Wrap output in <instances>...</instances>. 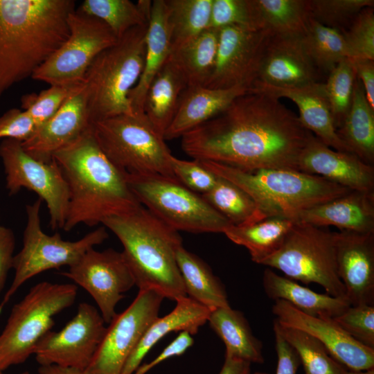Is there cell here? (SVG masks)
Wrapping results in <instances>:
<instances>
[{"instance_id":"cell-1","label":"cell","mask_w":374,"mask_h":374,"mask_svg":"<svg viewBox=\"0 0 374 374\" xmlns=\"http://www.w3.org/2000/svg\"><path fill=\"white\" fill-rule=\"evenodd\" d=\"M312 135L280 99L249 91L217 116L185 133L181 146L194 159L242 170H297L300 154Z\"/></svg>"},{"instance_id":"cell-2","label":"cell","mask_w":374,"mask_h":374,"mask_svg":"<svg viewBox=\"0 0 374 374\" xmlns=\"http://www.w3.org/2000/svg\"><path fill=\"white\" fill-rule=\"evenodd\" d=\"M52 159L60 167L69 193L64 231H70L80 224L93 226L141 205L130 188L126 173L100 148L92 126L56 151Z\"/></svg>"},{"instance_id":"cell-3","label":"cell","mask_w":374,"mask_h":374,"mask_svg":"<svg viewBox=\"0 0 374 374\" xmlns=\"http://www.w3.org/2000/svg\"><path fill=\"white\" fill-rule=\"evenodd\" d=\"M73 0H0V98L66 41Z\"/></svg>"},{"instance_id":"cell-4","label":"cell","mask_w":374,"mask_h":374,"mask_svg":"<svg viewBox=\"0 0 374 374\" xmlns=\"http://www.w3.org/2000/svg\"><path fill=\"white\" fill-rule=\"evenodd\" d=\"M102 224L121 241L139 290H153L175 301L187 296L177 262V252L183 246L179 231L143 205L108 217Z\"/></svg>"},{"instance_id":"cell-5","label":"cell","mask_w":374,"mask_h":374,"mask_svg":"<svg viewBox=\"0 0 374 374\" xmlns=\"http://www.w3.org/2000/svg\"><path fill=\"white\" fill-rule=\"evenodd\" d=\"M199 161L214 175L243 189L266 217L293 220L299 212L351 190L323 177L294 169L245 170L213 161Z\"/></svg>"},{"instance_id":"cell-6","label":"cell","mask_w":374,"mask_h":374,"mask_svg":"<svg viewBox=\"0 0 374 374\" xmlns=\"http://www.w3.org/2000/svg\"><path fill=\"white\" fill-rule=\"evenodd\" d=\"M147 28H132L89 67L83 84L91 125L118 115L134 114L128 96L142 73Z\"/></svg>"},{"instance_id":"cell-7","label":"cell","mask_w":374,"mask_h":374,"mask_svg":"<svg viewBox=\"0 0 374 374\" xmlns=\"http://www.w3.org/2000/svg\"><path fill=\"white\" fill-rule=\"evenodd\" d=\"M77 285L40 282L12 308L0 334V370L22 364L34 354L40 339L54 326V317L71 306Z\"/></svg>"},{"instance_id":"cell-8","label":"cell","mask_w":374,"mask_h":374,"mask_svg":"<svg viewBox=\"0 0 374 374\" xmlns=\"http://www.w3.org/2000/svg\"><path fill=\"white\" fill-rule=\"evenodd\" d=\"M92 127L102 150L125 173L175 178L166 140L144 113L118 115L98 121Z\"/></svg>"},{"instance_id":"cell-9","label":"cell","mask_w":374,"mask_h":374,"mask_svg":"<svg viewBox=\"0 0 374 374\" xmlns=\"http://www.w3.org/2000/svg\"><path fill=\"white\" fill-rule=\"evenodd\" d=\"M126 178L141 204L177 231L224 233L232 225L202 195L175 178L129 173Z\"/></svg>"},{"instance_id":"cell-10","label":"cell","mask_w":374,"mask_h":374,"mask_svg":"<svg viewBox=\"0 0 374 374\" xmlns=\"http://www.w3.org/2000/svg\"><path fill=\"white\" fill-rule=\"evenodd\" d=\"M260 265L278 269L294 280L317 283L332 296L346 299L337 273L335 232L325 227L295 222L280 247Z\"/></svg>"},{"instance_id":"cell-11","label":"cell","mask_w":374,"mask_h":374,"mask_svg":"<svg viewBox=\"0 0 374 374\" xmlns=\"http://www.w3.org/2000/svg\"><path fill=\"white\" fill-rule=\"evenodd\" d=\"M42 203L38 198L33 204L26 205L27 222L23 234V246L14 256L15 276L0 303V314L28 280L50 269L72 266L88 250L102 244L108 238L104 226L75 241L64 240L59 233L46 234L41 226Z\"/></svg>"},{"instance_id":"cell-12","label":"cell","mask_w":374,"mask_h":374,"mask_svg":"<svg viewBox=\"0 0 374 374\" xmlns=\"http://www.w3.org/2000/svg\"><path fill=\"white\" fill-rule=\"evenodd\" d=\"M66 41L40 66L32 78L49 85L83 83L94 59L118 39L101 20L78 9L68 17Z\"/></svg>"},{"instance_id":"cell-13","label":"cell","mask_w":374,"mask_h":374,"mask_svg":"<svg viewBox=\"0 0 374 374\" xmlns=\"http://www.w3.org/2000/svg\"><path fill=\"white\" fill-rule=\"evenodd\" d=\"M0 158L6 175V186L10 195L25 188L45 202L52 229H63L69 207V193L62 171L53 159L37 160L23 148L21 141L6 139L0 143Z\"/></svg>"},{"instance_id":"cell-14","label":"cell","mask_w":374,"mask_h":374,"mask_svg":"<svg viewBox=\"0 0 374 374\" xmlns=\"http://www.w3.org/2000/svg\"><path fill=\"white\" fill-rule=\"evenodd\" d=\"M163 299L155 291L139 290L132 303L109 323L86 370L91 374H121L129 357L159 317Z\"/></svg>"},{"instance_id":"cell-15","label":"cell","mask_w":374,"mask_h":374,"mask_svg":"<svg viewBox=\"0 0 374 374\" xmlns=\"http://www.w3.org/2000/svg\"><path fill=\"white\" fill-rule=\"evenodd\" d=\"M105 323L93 305L80 303L76 314L63 328L50 330L40 339L34 351L36 361L40 366L86 370L103 339Z\"/></svg>"},{"instance_id":"cell-16","label":"cell","mask_w":374,"mask_h":374,"mask_svg":"<svg viewBox=\"0 0 374 374\" xmlns=\"http://www.w3.org/2000/svg\"><path fill=\"white\" fill-rule=\"evenodd\" d=\"M82 287L93 298L106 323L116 315V307L135 281L122 252L113 249L88 250L61 273Z\"/></svg>"},{"instance_id":"cell-17","label":"cell","mask_w":374,"mask_h":374,"mask_svg":"<svg viewBox=\"0 0 374 374\" xmlns=\"http://www.w3.org/2000/svg\"><path fill=\"white\" fill-rule=\"evenodd\" d=\"M274 35L265 29L227 26L219 30L215 63L204 87L249 89L256 80L267 44Z\"/></svg>"},{"instance_id":"cell-18","label":"cell","mask_w":374,"mask_h":374,"mask_svg":"<svg viewBox=\"0 0 374 374\" xmlns=\"http://www.w3.org/2000/svg\"><path fill=\"white\" fill-rule=\"evenodd\" d=\"M272 312L280 324L301 330L316 338L346 369L363 371L374 368V349L355 340L332 318L308 314L283 300L275 301Z\"/></svg>"},{"instance_id":"cell-19","label":"cell","mask_w":374,"mask_h":374,"mask_svg":"<svg viewBox=\"0 0 374 374\" xmlns=\"http://www.w3.org/2000/svg\"><path fill=\"white\" fill-rule=\"evenodd\" d=\"M339 277L350 305H374V233L335 232Z\"/></svg>"},{"instance_id":"cell-20","label":"cell","mask_w":374,"mask_h":374,"mask_svg":"<svg viewBox=\"0 0 374 374\" xmlns=\"http://www.w3.org/2000/svg\"><path fill=\"white\" fill-rule=\"evenodd\" d=\"M297 170L351 190L374 192V166L355 154L334 150L313 134L299 158Z\"/></svg>"},{"instance_id":"cell-21","label":"cell","mask_w":374,"mask_h":374,"mask_svg":"<svg viewBox=\"0 0 374 374\" xmlns=\"http://www.w3.org/2000/svg\"><path fill=\"white\" fill-rule=\"evenodd\" d=\"M91 126L87 93L82 83L57 112L37 127L33 134L21 142V145L33 158L51 162L56 151L74 141Z\"/></svg>"},{"instance_id":"cell-22","label":"cell","mask_w":374,"mask_h":374,"mask_svg":"<svg viewBox=\"0 0 374 374\" xmlns=\"http://www.w3.org/2000/svg\"><path fill=\"white\" fill-rule=\"evenodd\" d=\"M319 74L301 36L274 35L255 82L276 87H296L318 82Z\"/></svg>"},{"instance_id":"cell-23","label":"cell","mask_w":374,"mask_h":374,"mask_svg":"<svg viewBox=\"0 0 374 374\" xmlns=\"http://www.w3.org/2000/svg\"><path fill=\"white\" fill-rule=\"evenodd\" d=\"M249 91L291 100L296 105L300 114L298 117L306 130L330 148L352 153L337 134L324 83L316 82L296 87H276L255 82Z\"/></svg>"},{"instance_id":"cell-24","label":"cell","mask_w":374,"mask_h":374,"mask_svg":"<svg viewBox=\"0 0 374 374\" xmlns=\"http://www.w3.org/2000/svg\"><path fill=\"white\" fill-rule=\"evenodd\" d=\"M296 222L340 231L374 233V192L350 190L297 213Z\"/></svg>"},{"instance_id":"cell-25","label":"cell","mask_w":374,"mask_h":374,"mask_svg":"<svg viewBox=\"0 0 374 374\" xmlns=\"http://www.w3.org/2000/svg\"><path fill=\"white\" fill-rule=\"evenodd\" d=\"M249 91L244 87L212 89L189 86L184 91L175 115L164 133L165 140L185 133L217 116L238 96Z\"/></svg>"},{"instance_id":"cell-26","label":"cell","mask_w":374,"mask_h":374,"mask_svg":"<svg viewBox=\"0 0 374 374\" xmlns=\"http://www.w3.org/2000/svg\"><path fill=\"white\" fill-rule=\"evenodd\" d=\"M172 51L170 30L165 0L152 1L145 37L143 67L136 85L128 98L134 114L144 113L147 90Z\"/></svg>"},{"instance_id":"cell-27","label":"cell","mask_w":374,"mask_h":374,"mask_svg":"<svg viewBox=\"0 0 374 374\" xmlns=\"http://www.w3.org/2000/svg\"><path fill=\"white\" fill-rule=\"evenodd\" d=\"M175 308L163 317H157L149 326L126 362L121 374H133L152 348L170 332L186 331L196 334L205 324L211 311L188 296L177 301Z\"/></svg>"},{"instance_id":"cell-28","label":"cell","mask_w":374,"mask_h":374,"mask_svg":"<svg viewBox=\"0 0 374 374\" xmlns=\"http://www.w3.org/2000/svg\"><path fill=\"white\" fill-rule=\"evenodd\" d=\"M262 284L270 299L283 300L312 316L334 318L350 305L346 299L314 292L294 280L277 274L271 268L265 270Z\"/></svg>"},{"instance_id":"cell-29","label":"cell","mask_w":374,"mask_h":374,"mask_svg":"<svg viewBox=\"0 0 374 374\" xmlns=\"http://www.w3.org/2000/svg\"><path fill=\"white\" fill-rule=\"evenodd\" d=\"M187 87L183 74L169 57L151 82L143 106L145 115L163 136L171 123Z\"/></svg>"},{"instance_id":"cell-30","label":"cell","mask_w":374,"mask_h":374,"mask_svg":"<svg viewBox=\"0 0 374 374\" xmlns=\"http://www.w3.org/2000/svg\"><path fill=\"white\" fill-rule=\"evenodd\" d=\"M207 321L223 341L225 357L249 364L264 362L262 344L240 311L230 306L219 308L211 311Z\"/></svg>"},{"instance_id":"cell-31","label":"cell","mask_w":374,"mask_h":374,"mask_svg":"<svg viewBox=\"0 0 374 374\" xmlns=\"http://www.w3.org/2000/svg\"><path fill=\"white\" fill-rule=\"evenodd\" d=\"M177 262L188 298L210 311L230 306L224 285L202 259L181 246Z\"/></svg>"},{"instance_id":"cell-32","label":"cell","mask_w":374,"mask_h":374,"mask_svg":"<svg viewBox=\"0 0 374 374\" xmlns=\"http://www.w3.org/2000/svg\"><path fill=\"white\" fill-rule=\"evenodd\" d=\"M219 30L209 28L173 48L170 59L183 74L188 87L205 86L215 63Z\"/></svg>"},{"instance_id":"cell-33","label":"cell","mask_w":374,"mask_h":374,"mask_svg":"<svg viewBox=\"0 0 374 374\" xmlns=\"http://www.w3.org/2000/svg\"><path fill=\"white\" fill-rule=\"evenodd\" d=\"M337 134L352 153L365 163L374 164V109L357 78L350 109Z\"/></svg>"},{"instance_id":"cell-34","label":"cell","mask_w":374,"mask_h":374,"mask_svg":"<svg viewBox=\"0 0 374 374\" xmlns=\"http://www.w3.org/2000/svg\"><path fill=\"white\" fill-rule=\"evenodd\" d=\"M294 224L290 218L267 217L244 226L231 225L224 233L233 243L244 247L251 260L260 264L280 247Z\"/></svg>"},{"instance_id":"cell-35","label":"cell","mask_w":374,"mask_h":374,"mask_svg":"<svg viewBox=\"0 0 374 374\" xmlns=\"http://www.w3.org/2000/svg\"><path fill=\"white\" fill-rule=\"evenodd\" d=\"M260 29L302 37L310 20L307 0H251Z\"/></svg>"},{"instance_id":"cell-36","label":"cell","mask_w":374,"mask_h":374,"mask_svg":"<svg viewBox=\"0 0 374 374\" xmlns=\"http://www.w3.org/2000/svg\"><path fill=\"white\" fill-rule=\"evenodd\" d=\"M152 1L84 0L77 8L104 22L120 39L133 28L148 25Z\"/></svg>"},{"instance_id":"cell-37","label":"cell","mask_w":374,"mask_h":374,"mask_svg":"<svg viewBox=\"0 0 374 374\" xmlns=\"http://www.w3.org/2000/svg\"><path fill=\"white\" fill-rule=\"evenodd\" d=\"M217 177L212 189L202 196L232 225L244 226L267 217L243 189L227 179Z\"/></svg>"},{"instance_id":"cell-38","label":"cell","mask_w":374,"mask_h":374,"mask_svg":"<svg viewBox=\"0 0 374 374\" xmlns=\"http://www.w3.org/2000/svg\"><path fill=\"white\" fill-rule=\"evenodd\" d=\"M172 49L210 28L213 0H165Z\"/></svg>"},{"instance_id":"cell-39","label":"cell","mask_w":374,"mask_h":374,"mask_svg":"<svg viewBox=\"0 0 374 374\" xmlns=\"http://www.w3.org/2000/svg\"><path fill=\"white\" fill-rule=\"evenodd\" d=\"M304 49L319 71L328 73L347 58L343 33L310 18L307 30L301 37Z\"/></svg>"},{"instance_id":"cell-40","label":"cell","mask_w":374,"mask_h":374,"mask_svg":"<svg viewBox=\"0 0 374 374\" xmlns=\"http://www.w3.org/2000/svg\"><path fill=\"white\" fill-rule=\"evenodd\" d=\"M274 320L284 339L296 352L305 374H341L346 369L313 336Z\"/></svg>"},{"instance_id":"cell-41","label":"cell","mask_w":374,"mask_h":374,"mask_svg":"<svg viewBox=\"0 0 374 374\" xmlns=\"http://www.w3.org/2000/svg\"><path fill=\"white\" fill-rule=\"evenodd\" d=\"M356 78L351 62L346 58L332 70L324 84L337 130L342 125L350 109Z\"/></svg>"},{"instance_id":"cell-42","label":"cell","mask_w":374,"mask_h":374,"mask_svg":"<svg viewBox=\"0 0 374 374\" xmlns=\"http://www.w3.org/2000/svg\"><path fill=\"white\" fill-rule=\"evenodd\" d=\"M310 18L344 33L359 12L373 7V0H307Z\"/></svg>"},{"instance_id":"cell-43","label":"cell","mask_w":374,"mask_h":374,"mask_svg":"<svg viewBox=\"0 0 374 374\" xmlns=\"http://www.w3.org/2000/svg\"><path fill=\"white\" fill-rule=\"evenodd\" d=\"M82 84L50 85L38 93L25 94L21 98V107L37 127L52 118Z\"/></svg>"},{"instance_id":"cell-44","label":"cell","mask_w":374,"mask_h":374,"mask_svg":"<svg viewBox=\"0 0 374 374\" xmlns=\"http://www.w3.org/2000/svg\"><path fill=\"white\" fill-rule=\"evenodd\" d=\"M347 58L374 60V8L362 10L343 33Z\"/></svg>"},{"instance_id":"cell-45","label":"cell","mask_w":374,"mask_h":374,"mask_svg":"<svg viewBox=\"0 0 374 374\" xmlns=\"http://www.w3.org/2000/svg\"><path fill=\"white\" fill-rule=\"evenodd\" d=\"M227 26L260 30L251 0H213L210 28Z\"/></svg>"},{"instance_id":"cell-46","label":"cell","mask_w":374,"mask_h":374,"mask_svg":"<svg viewBox=\"0 0 374 374\" xmlns=\"http://www.w3.org/2000/svg\"><path fill=\"white\" fill-rule=\"evenodd\" d=\"M332 319L355 340L374 349V305H350Z\"/></svg>"},{"instance_id":"cell-47","label":"cell","mask_w":374,"mask_h":374,"mask_svg":"<svg viewBox=\"0 0 374 374\" xmlns=\"http://www.w3.org/2000/svg\"><path fill=\"white\" fill-rule=\"evenodd\" d=\"M170 163L175 177L198 194L208 192L217 181V177L207 170L198 159L183 160L172 155Z\"/></svg>"},{"instance_id":"cell-48","label":"cell","mask_w":374,"mask_h":374,"mask_svg":"<svg viewBox=\"0 0 374 374\" xmlns=\"http://www.w3.org/2000/svg\"><path fill=\"white\" fill-rule=\"evenodd\" d=\"M37 126L24 110L12 108L0 117V139H12L24 142L35 132Z\"/></svg>"},{"instance_id":"cell-49","label":"cell","mask_w":374,"mask_h":374,"mask_svg":"<svg viewBox=\"0 0 374 374\" xmlns=\"http://www.w3.org/2000/svg\"><path fill=\"white\" fill-rule=\"evenodd\" d=\"M273 329L277 355L276 374H296L301 364L296 352L284 339L275 320L273 323Z\"/></svg>"},{"instance_id":"cell-50","label":"cell","mask_w":374,"mask_h":374,"mask_svg":"<svg viewBox=\"0 0 374 374\" xmlns=\"http://www.w3.org/2000/svg\"><path fill=\"white\" fill-rule=\"evenodd\" d=\"M193 343L194 340L191 334L186 331L180 332L177 337L154 359L149 363L140 365L133 374H145L166 359L172 357L181 355L193 345Z\"/></svg>"},{"instance_id":"cell-51","label":"cell","mask_w":374,"mask_h":374,"mask_svg":"<svg viewBox=\"0 0 374 374\" xmlns=\"http://www.w3.org/2000/svg\"><path fill=\"white\" fill-rule=\"evenodd\" d=\"M15 236L10 228L0 225V293L3 289L9 271L12 269Z\"/></svg>"},{"instance_id":"cell-52","label":"cell","mask_w":374,"mask_h":374,"mask_svg":"<svg viewBox=\"0 0 374 374\" xmlns=\"http://www.w3.org/2000/svg\"><path fill=\"white\" fill-rule=\"evenodd\" d=\"M350 61L362 84L368 103L374 109V60L357 59Z\"/></svg>"},{"instance_id":"cell-53","label":"cell","mask_w":374,"mask_h":374,"mask_svg":"<svg viewBox=\"0 0 374 374\" xmlns=\"http://www.w3.org/2000/svg\"><path fill=\"white\" fill-rule=\"evenodd\" d=\"M219 374H251V364L239 359L225 357Z\"/></svg>"},{"instance_id":"cell-54","label":"cell","mask_w":374,"mask_h":374,"mask_svg":"<svg viewBox=\"0 0 374 374\" xmlns=\"http://www.w3.org/2000/svg\"><path fill=\"white\" fill-rule=\"evenodd\" d=\"M39 374H91L87 370L57 365L39 366Z\"/></svg>"},{"instance_id":"cell-55","label":"cell","mask_w":374,"mask_h":374,"mask_svg":"<svg viewBox=\"0 0 374 374\" xmlns=\"http://www.w3.org/2000/svg\"><path fill=\"white\" fill-rule=\"evenodd\" d=\"M341 374H374V368L363 371H353L346 369Z\"/></svg>"},{"instance_id":"cell-56","label":"cell","mask_w":374,"mask_h":374,"mask_svg":"<svg viewBox=\"0 0 374 374\" xmlns=\"http://www.w3.org/2000/svg\"><path fill=\"white\" fill-rule=\"evenodd\" d=\"M253 374H268V373H262V372H256Z\"/></svg>"},{"instance_id":"cell-57","label":"cell","mask_w":374,"mask_h":374,"mask_svg":"<svg viewBox=\"0 0 374 374\" xmlns=\"http://www.w3.org/2000/svg\"><path fill=\"white\" fill-rule=\"evenodd\" d=\"M21 374H30V373L26 371V372H24V373H21Z\"/></svg>"},{"instance_id":"cell-58","label":"cell","mask_w":374,"mask_h":374,"mask_svg":"<svg viewBox=\"0 0 374 374\" xmlns=\"http://www.w3.org/2000/svg\"><path fill=\"white\" fill-rule=\"evenodd\" d=\"M0 374H5V373H3V371L0 370Z\"/></svg>"}]
</instances>
